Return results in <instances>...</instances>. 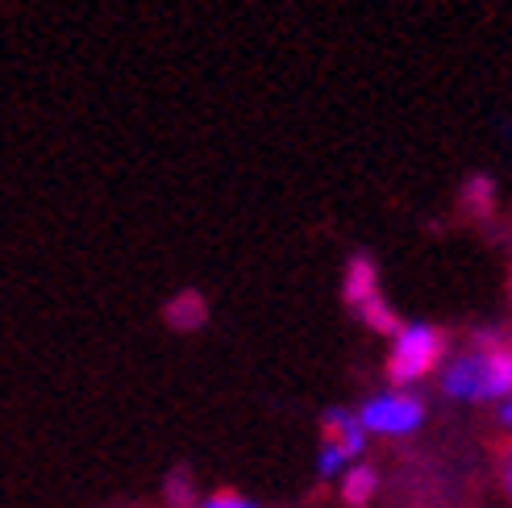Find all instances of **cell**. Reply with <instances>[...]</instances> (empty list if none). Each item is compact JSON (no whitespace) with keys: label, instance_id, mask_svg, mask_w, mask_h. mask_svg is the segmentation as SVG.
<instances>
[{"label":"cell","instance_id":"cell-1","mask_svg":"<svg viewBox=\"0 0 512 508\" xmlns=\"http://www.w3.org/2000/svg\"><path fill=\"white\" fill-rule=\"evenodd\" d=\"M442 388L454 400H504L512 396V346L488 342L467 350L446 367Z\"/></svg>","mask_w":512,"mask_h":508},{"label":"cell","instance_id":"cell-2","mask_svg":"<svg viewBox=\"0 0 512 508\" xmlns=\"http://www.w3.org/2000/svg\"><path fill=\"white\" fill-rule=\"evenodd\" d=\"M446 354V338L442 329L433 325H400L396 338H392V354H388V375L392 384H413V379L429 375L433 367L442 363Z\"/></svg>","mask_w":512,"mask_h":508},{"label":"cell","instance_id":"cell-3","mask_svg":"<svg viewBox=\"0 0 512 508\" xmlns=\"http://www.w3.org/2000/svg\"><path fill=\"white\" fill-rule=\"evenodd\" d=\"M346 300H350V309L363 317L371 329H379V334H396V329H400L396 317H392V309L379 296L375 263L367 259V254H354L350 267H346Z\"/></svg>","mask_w":512,"mask_h":508},{"label":"cell","instance_id":"cell-4","mask_svg":"<svg viewBox=\"0 0 512 508\" xmlns=\"http://www.w3.org/2000/svg\"><path fill=\"white\" fill-rule=\"evenodd\" d=\"M363 429H375V434H408L425 421V404L408 392H383V396H371L358 413Z\"/></svg>","mask_w":512,"mask_h":508},{"label":"cell","instance_id":"cell-5","mask_svg":"<svg viewBox=\"0 0 512 508\" xmlns=\"http://www.w3.org/2000/svg\"><path fill=\"white\" fill-rule=\"evenodd\" d=\"M363 434H367L363 421L350 417L346 409H329L325 413V446H338V450H346L354 459V454L363 450Z\"/></svg>","mask_w":512,"mask_h":508},{"label":"cell","instance_id":"cell-6","mask_svg":"<svg viewBox=\"0 0 512 508\" xmlns=\"http://www.w3.org/2000/svg\"><path fill=\"white\" fill-rule=\"evenodd\" d=\"M163 317H167L171 329H179V334H192V329L204 325V317H209V313H204V300H200L196 292H179V296L167 304Z\"/></svg>","mask_w":512,"mask_h":508},{"label":"cell","instance_id":"cell-7","mask_svg":"<svg viewBox=\"0 0 512 508\" xmlns=\"http://www.w3.org/2000/svg\"><path fill=\"white\" fill-rule=\"evenodd\" d=\"M342 496H346V504L363 508V504L375 496V471H371V467H354V471L346 475V484H342Z\"/></svg>","mask_w":512,"mask_h":508},{"label":"cell","instance_id":"cell-8","mask_svg":"<svg viewBox=\"0 0 512 508\" xmlns=\"http://www.w3.org/2000/svg\"><path fill=\"white\" fill-rule=\"evenodd\" d=\"M346 463H350V454H346V450H338V446H325V450H321V459H317L321 475H338Z\"/></svg>","mask_w":512,"mask_h":508},{"label":"cell","instance_id":"cell-9","mask_svg":"<svg viewBox=\"0 0 512 508\" xmlns=\"http://www.w3.org/2000/svg\"><path fill=\"white\" fill-rule=\"evenodd\" d=\"M204 508H254V504H250V500H242V496H213Z\"/></svg>","mask_w":512,"mask_h":508},{"label":"cell","instance_id":"cell-10","mask_svg":"<svg viewBox=\"0 0 512 508\" xmlns=\"http://www.w3.org/2000/svg\"><path fill=\"white\" fill-rule=\"evenodd\" d=\"M504 425H512V396H508V404H504Z\"/></svg>","mask_w":512,"mask_h":508},{"label":"cell","instance_id":"cell-11","mask_svg":"<svg viewBox=\"0 0 512 508\" xmlns=\"http://www.w3.org/2000/svg\"><path fill=\"white\" fill-rule=\"evenodd\" d=\"M508 492H512V463H508Z\"/></svg>","mask_w":512,"mask_h":508}]
</instances>
